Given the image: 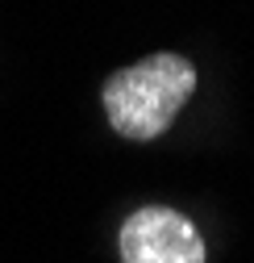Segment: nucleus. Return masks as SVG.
Segmentation results:
<instances>
[{
  "instance_id": "nucleus-2",
  "label": "nucleus",
  "mask_w": 254,
  "mask_h": 263,
  "mask_svg": "<svg viewBox=\"0 0 254 263\" xmlns=\"http://www.w3.org/2000/svg\"><path fill=\"white\" fill-rule=\"evenodd\" d=\"M121 259L125 263H204V238L183 213L150 205L121 226Z\"/></svg>"
},
{
  "instance_id": "nucleus-1",
  "label": "nucleus",
  "mask_w": 254,
  "mask_h": 263,
  "mask_svg": "<svg viewBox=\"0 0 254 263\" xmlns=\"http://www.w3.org/2000/svg\"><path fill=\"white\" fill-rule=\"evenodd\" d=\"M196 92V67L183 54H150L104 84V113L121 138L150 142Z\"/></svg>"
}]
</instances>
